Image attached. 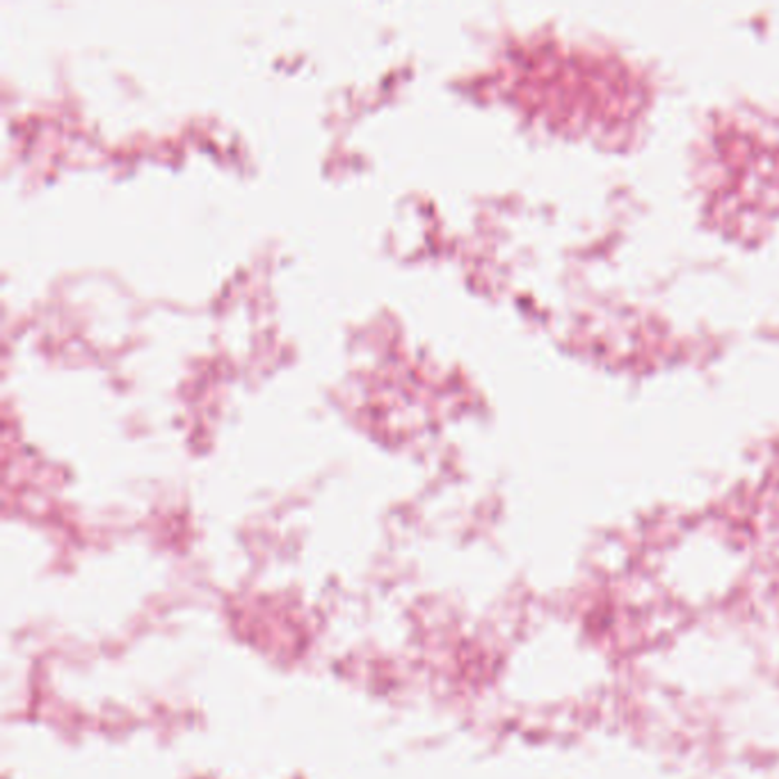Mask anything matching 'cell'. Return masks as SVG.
Segmentation results:
<instances>
[]
</instances>
